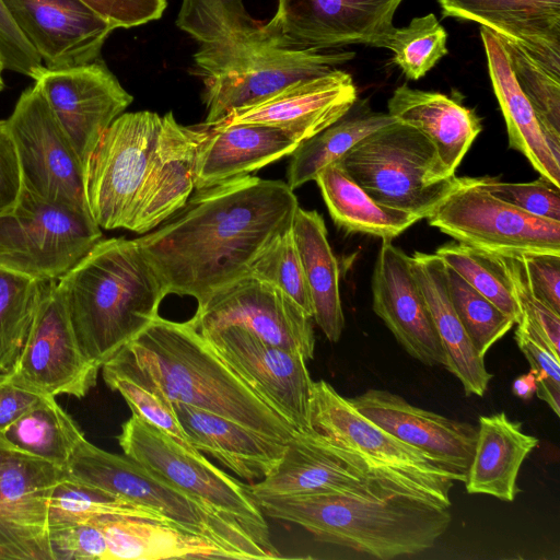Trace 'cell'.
Wrapping results in <instances>:
<instances>
[{
    "label": "cell",
    "instance_id": "cell-28",
    "mask_svg": "<svg viewBox=\"0 0 560 560\" xmlns=\"http://www.w3.org/2000/svg\"><path fill=\"white\" fill-rule=\"evenodd\" d=\"M410 264L443 348L444 366L460 381L467 396L482 397L492 374L453 307L444 261L435 254L416 252Z\"/></svg>",
    "mask_w": 560,
    "mask_h": 560
},
{
    "label": "cell",
    "instance_id": "cell-1",
    "mask_svg": "<svg viewBox=\"0 0 560 560\" xmlns=\"http://www.w3.org/2000/svg\"><path fill=\"white\" fill-rule=\"evenodd\" d=\"M298 208L287 183L244 175L195 189L182 208L136 240L168 294L201 304L247 275L258 254L291 229Z\"/></svg>",
    "mask_w": 560,
    "mask_h": 560
},
{
    "label": "cell",
    "instance_id": "cell-21",
    "mask_svg": "<svg viewBox=\"0 0 560 560\" xmlns=\"http://www.w3.org/2000/svg\"><path fill=\"white\" fill-rule=\"evenodd\" d=\"M357 101L351 75L332 69L295 81L254 105L236 108L219 124L268 125L301 143L343 117Z\"/></svg>",
    "mask_w": 560,
    "mask_h": 560
},
{
    "label": "cell",
    "instance_id": "cell-27",
    "mask_svg": "<svg viewBox=\"0 0 560 560\" xmlns=\"http://www.w3.org/2000/svg\"><path fill=\"white\" fill-rule=\"evenodd\" d=\"M299 144L287 132L268 125L219 124L208 127L197 150L195 189L249 175L291 155Z\"/></svg>",
    "mask_w": 560,
    "mask_h": 560
},
{
    "label": "cell",
    "instance_id": "cell-57",
    "mask_svg": "<svg viewBox=\"0 0 560 560\" xmlns=\"http://www.w3.org/2000/svg\"><path fill=\"white\" fill-rule=\"evenodd\" d=\"M537 397L547 402L551 410L560 415V385L549 381H537L536 393Z\"/></svg>",
    "mask_w": 560,
    "mask_h": 560
},
{
    "label": "cell",
    "instance_id": "cell-45",
    "mask_svg": "<svg viewBox=\"0 0 560 560\" xmlns=\"http://www.w3.org/2000/svg\"><path fill=\"white\" fill-rule=\"evenodd\" d=\"M247 275L279 288L308 317H313L312 300L291 229L271 241L258 254Z\"/></svg>",
    "mask_w": 560,
    "mask_h": 560
},
{
    "label": "cell",
    "instance_id": "cell-58",
    "mask_svg": "<svg viewBox=\"0 0 560 560\" xmlns=\"http://www.w3.org/2000/svg\"><path fill=\"white\" fill-rule=\"evenodd\" d=\"M536 388L537 377L532 371L515 378L512 385L513 394L523 400L530 399L535 395Z\"/></svg>",
    "mask_w": 560,
    "mask_h": 560
},
{
    "label": "cell",
    "instance_id": "cell-24",
    "mask_svg": "<svg viewBox=\"0 0 560 560\" xmlns=\"http://www.w3.org/2000/svg\"><path fill=\"white\" fill-rule=\"evenodd\" d=\"M208 127L178 124L172 112L162 117V127L127 230L145 234L184 206L195 190L197 150Z\"/></svg>",
    "mask_w": 560,
    "mask_h": 560
},
{
    "label": "cell",
    "instance_id": "cell-33",
    "mask_svg": "<svg viewBox=\"0 0 560 560\" xmlns=\"http://www.w3.org/2000/svg\"><path fill=\"white\" fill-rule=\"evenodd\" d=\"M89 522L104 534L108 560L230 559L211 540L166 523L117 514L96 515Z\"/></svg>",
    "mask_w": 560,
    "mask_h": 560
},
{
    "label": "cell",
    "instance_id": "cell-40",
    "mask_svg": "<svg viewBox=\"0 0 560 560\" xmlns=\"http://www.w3.org/2000/svg\"><path fill=\"white\" fill-rule=\"evenodd\" d=\"M44 280L0 267V375L10 373L24 346Z\"/></svg>",
    "mask_w": 560,
    "mask_h": 560
},
{
    "label": "cell",
    "instance_id": "cell-31",
    "mask_svg": "<svg viewBox=\"0 0 560 560\" xmlns=\"http://www.w3.org/2000/svg\"><path fill=\"white\" fill-rule=\"evenodd\" d=\"M479 427L465 487L469 494H489L504 502L520 492L517 477L538 439L505 412L479 417Z\"/></svg>",
    "mask_w": 560,
    "mask_h": 560
},
{
    "label": "cell",
    "instance_id": "cell-46",
    "mask_svg": "<svg viewBox=\"0 0 560 560\" xmlns=\"http://www.w3.org/2000/svg\"><path fill=\"white\" fill-rule=\"evenodd\" d=\"M102 373L107 387L122 396L132 415L158 428L184 447L197 451L189 443L172 402L159 389L139 384L105 365L102 366Z\"/></svg>",
    "mask_w": 560,
    "mask_h": 560
},
{
    "label": "cell",
    "instance_id": "cell-42",
    "mask_svg": "<svg viewBox=\"0 0 560 560\" xmlns=\"http://www.w3.org/2000/svg\"><path fill=\"white\" fill-rule=\"evenodd\" d=\"M434 254L475 290L510 316L515 324L520 322L522 313L501 255L460 242L444 244L438 247Z\"/></svg>",
    "mask_w": 560,
    "mask_h": 560
},
{
    "label": "cell",
    "instance_id": "cell-55",
    "mask_svg": "<svg viewBox=\"0 0 560 560\" xmlns=\"http://www.w3.org/2000/svg\"><path fill=\"white\" fill-rule=\"evenodd\" d=\"M23 190L15 145L7 120H0V214L16 205Z\"/></svg>",
    "mask_w": 560,
    "mask_h": 560
},
{
    "label": "cell",
    "instance_id": "cell-13",
    "mask_svg": "<svg viewBox=\"0 0 560 560\" xmlns=\"http://www.w3.org/2000/svg\"><path fill=\"white\" fill-rule=\"evenodd\" d=\"M7 121L23 188L47 202L90 213L86 170L37 83L22 92Z\"/></svg>",
    "mask_w": 560,
    "mask_h": 560
},
{
    "label": "cell",
    "instance_id": "cell-49",
    "mask_svg": "<svg viewBox=\"0 0 560 560\" xmlns=\"http://www.w3.org/2000/svg\"><path fill=\"white\" fill-rule=\"evenodd\" d=\"M54 560H108L102 530L91 522L48 526Z\"/></svg>",
    "mask_w": 560,
    "mask_h": 560
},
{
    "label": "cell",
    "instance_id": "cell-43",
    "mask_svg": "<svg viewBox=\"0 0 560 560\" xmlns=\"http://www.w3.org/2000/svg\"><path fill=\"white\" fill-rule=\"evenodd\" d=\"M445 269L453 307L476 351L485 358L488 350L515 325V322L451 267L445 265Z\"/></svg>",
    "mask_w": 560,
    "mask_h": 560
},
{
    "label": "cell",
    "instance_id": "cell-29",
    "mask_svg": "<svg viewBox=\"0 0 560 560\" xmlns=\"http://www.w3.org/2000/svg\"><path fill=\"white\" fill-rule=\"evenodd\" d=\"M353 57V51L301 49L293 57L262 69L206 79L203 101L207 117L202 125L214 126L236 108L254 105L295 81L324 74Z\"/></svg>",
    "mask_w": 560,
    "mask_h": 560
},
{
    "label": "cell",
    "instance_id": "cell-15",
    "mask_svg": "<svg viewBox=\"0 0 560 560\" xmlns=\"http://www.w3.org/2000/svg\"><path fill=\"white\" fill-rule=\"evenodd\" d=\"M303 310L279 288L245 275L198 304L191 323L199 332L236 326L264 342L314 358L313 326Z\"/></svg>",
    "mask_w": 560,
    "mask_h": 560
},
{
    "label": "cell",
    "instance_id": "cell-18",
    "mask_svg": "<svg viewBox=\"0 0 560 560\" xmlns=\"http://www.w3.org/2000/svg\"><path fill=\"white\" fill-rule=\"evenodd\" d=\"M249 489L255 499L326 492L402 494L373 475L359 455L330 444L312 429L288 441L278 467L249 483Z\"/></svg>",
    "mask_w": 560,
    "mask_h": 560
},
{
    "label": "cell",
    "instance_id": "cell-54",
    "mask_svg": "<svg viewBox=\"0 0 560 560\" xmlns=\"http://www.w3.org/2000/svg\"><path fill=\"white\" fill-rule=\"evenodd\" d=\"M532 293L560 314V255H522Z\"/></svg>",
    "mask_w": 560,
    "mask_h": 560
},
{
    "label": "cell",
    "instance_id": "cell-5",
    "mask_svg": "<svg viewBox=\"0 0 560 560\" xmlns=\"http://www.w3.org/2000/svg\"><path fill=\"white\" fill-rule=\"evenodd\" d=\"M66 471L77 480L155 511L179 529L211 540L230 559H272L241 526L127 455L104 451L84 438L72 452Z\"/></svg>",
    "mask_w": 560,
    "mask_h": 560
},
{
    "label": "cell",
    "instance_id": "cell-6",
    "mask_svg": "<svg viewBox=\"0 0 560 560\" xmlns=\"http://www.w3.org/2000/svg\"><path fill=\"white\" fill-rule=\"evenodd\" d=\"M311 429L325 441L359 455L373 475L399 493L450 508V492L465 477L387 433L359 413L329 383H312Z\"/></svg>",
    "mask_w": 560,
    "mask_h": 560
},
{
    "label": "cell",
    "instance_id": "cell-38",
    "mask_svg": "<svg viewBox=\"0 0 560 560\" xmlns=\"http://www.w3.org/2000/svg\"><path fill=\"white\" fill-rule=\"evenodd\" d=\"M82 439L79 427L50 396L0 432V440L9 446L65 469Z\"/></svg>",
    "mask_w": 560,
    "mask_h": 560
},
{
    "label": "cell",
    "instance_id": "cell-16",
    "mask_svg": "<svg viewBox=\"0 0 560 560\" xmlns=\"http://www.w3.org/2000/svg\"><path fill=\"white\" fill-rule=\"evenodd\" d=\"M402 0H278L268 31L294 49L385 47Z\"/></svg>",
    "mask_w": 560,
    "mask_h": 560
},
{
    "label": "cell",
    "instance_id": "cell-10",
    "mask_svg": "<svg viewBox=\"0 0 560 560\" xmlns=\"http://www.w3.org/2000/svg\"><path fill=\"white\" fill-rule=\"evenodd\" d=\"M457 242L497 255H560V221L540 218L486 191L476 177H456L427 217Z\"/></svg>",
    "mask_w": 560,
    "mask_h": 560
},
{
    "label": "cell",
    "instance_id": "cell-19",
    "mask_svg": "<svg viewBox=\"0 0 560 560\" xmlns=\"http://www.w3.org/2000/svg\"><path fill=\"white\" fill-rule=\"evenodd\" d=\"M201 334V332H200ZM214 351L300 432H308L313 380L305 358L231 326L201 334Z\"/></svg>",
    "mask_w": 560,
    "mask_h": 560
},
{
    "label": "cell",
    "instance_id": "cell-20",
    "mask_svg": "<svg viewBox=\"0 0 560 560\" xmlns=\"http://www.w3.org/2000/svg\"><path fill=\"white\" fill-rule=\"evenodd\" d=\"M45 68L65 69L100 59L115 27L80 0H3Z\"/></svg>",
    "mask_w": 560,
    "mask_h": 560
},
{
    "label": "cell",
    "instance_id": "cell-39",
    "mask_svg": "<svg viewBox=\"0 0 560 560\" xmlns=\"http://www.w3.org/2000/svg\"><path fill=\"white\" fill-rule=\"evenodd\" d=\"M497 36L508 50L513 74L536 113L548 148L560 162V71L540 62L522 44Z\"/></svg>",
    "mask_w": 560,
    "mask_h": 560
},
{
    "label": "cell",
    "instance_id": "cell-25",
    "mask_svg": "<svg viewBox=\"0 0 560 560\" xmlns=\"http://www.w3.org/2000/svg\"><path fill=\"white\" fill-rule=\"evenodd\" d=\"M172 405L191 446L211 455L242 479L261 480L283 458L288 441L183 402Z\"/></svg>",
    "mask_w": 560,
    "mask_h": 560
},
{
    "label": "cell",
    "instance_id": "cell-22",
    "mask_svg": "<svg viewBox=\"0 0 560 560\" xmlns=\"http://www.w3.org/2000/svg\"><path fill=\"white\" fill-rule=\"evenodd\" d=\"M373 311L398 343L425 365H444L443 348L410 256L383 240L372 275Z\"/></svg>",
    "mask_w": 560,
    "mask_h": 560
},
{
    "label": "cell",
    "instance_id": "cell-48",
    "mask_svg": "<svg viewBox=\"0 0 560 560\" xmlns=\"http://www.w3.org/2000/svg\"><path fill=\"white\" fill-rule=\"evenodd\" d=\"M511 278L515 300L521 313L545 337L559 355L560 314L538 300L530 291L522 255H501Z\"/></svg>",
    "mask_w": 560,
    "mask_h": 560
},
{
    "label": "cell",
    "instance_id": "cell-30",
    "mask_svg": "<svg viewBox=\"0 0 560 560\" xmlns=\"http://www.w3.org/2000/svg\"><path fill=\"white\" fill-rule=\"evenodd\" d=\"M388 114L397 121L423 133L435 147L450 176L481 131L476 114L454 98L409 88H397L387 103Z\"/></svg>",
    "mask_w": 560,
    "mask_h": 560
},
{
    "label": "cell",
    "instance_id": "cell-44",
    "mask_svg": "<svg viewBox=\"0 0 560 560\" xmlns=\"http://www.w3.org/2000/svg\"><path fill=\"white\" fill-rule=\"evenodd\" d=\"M447 34L435 15L415 18L408 26L394 30L386 48L410 80H419L447 54Z\"/></svg>",
    "mask_w": 560,
    "mask_h": 560
},
{
    "label": "cell",
    "instance_id": "cell-3",
    "mask_svg": "<svg viewBox=\"0 0 560 560\" xmlns=\"http://www.w3.org/2000/svg\"><path fill=\"white\" fill-rule=\"evenodd\" d=\"M83 354L97 368L136 339L168 294L136 238L100 240L57 280Z\"/></svg>",
    "mask_w": 560,
    "mask_h": 560
},
{
    "label": "cell",
    "instance_id": "cell-47",
    "mask_svg": "<svg viewBox=\"0 0 560 560\" xmlns=\"http://www.w3.org/2000/svg\"><path fill=\"white\" fill-rule=\"evenodd\" d=\"M489 194L530 214L560 221L559 188L540 177L530 183H505L493 177L477 178Z\"/></svg>",
    "mask_w": 560,
    "mask_h": 560
},
{
    "label": "cell",
    "instance_id": "cell-50",
    "mask_svg": "<svg viewBox=\"0 0 560 560\" xmlns=\"http://www.w3.org/2000/svg\"><path fill=\"white\" fill-rule=\"evenodd\" d=\"M0 55L5 70L30 77L34 81L45 66L15 24L3 0H0Z\"/></svg>",
    "mask_w": 560,
    "mask_h": 560
},
{
    "label": "cell",
    "instance_id": "cell-7",
    "mask_svg": "<svg viewBox=\"0 0 560 560\" xmlns=\"http://www.w3.org/2000/svg\"><path fill=\"white\" fill-rule=\"evenodd\" d=\"M377 202L427 218L455 184L433 143L394 121L357 142L338 162Z\"/></svg>",
    "mask_w": 560,
    "mask_h": 560
},
{
    "label": "cell",
    "instance_id": "cell-23",
    "mask_svg": "<svg viewBox=\"0 0 560 560\" xmlns=\"http://www.w3.org/2000/svg\"><path fill=\"white\" fill-rule=\"evenodd\" d=\"M348 400L381 429L427 453L466 480L477 440L476 427L416 407L384 389L371 388Z\"/></svg>",
    "mask_w": 560,
    "mask_h": 560
},
{
    "label": "cell",
    "instance_id": "cell-36",
    "mask_svg": "<svg viewBox=\"0 0 560 560\" xmlns=\"http://www.w3.org/2000/svg\"><path fill=\"white\" fill-rule=\"evenodd\" d=\"M335 223L352 233L393 240L419 217L374 200L338 163L324 167L314 179Z\"/></svg>",
    "mask_w": 560,
    "mask_h": 560
},
{
    "label": "cell",
    "instance_id": "cell-8",
    "mask_svg": "<svg viewBox=\"0 0 560 560\" xmlns=\"http://www.w3.org/2000/svg\"><path fill=\"white\" fill-rule=\"evenodd\" d=\"M117 440L125 455L206 502L241 526L272 559L280 558L249 485L224 472L200 452L184 447L135 415L122 423Z\"/></svg>",
    "mask_w": 560,
    "mask_h": 560
},
{
    "label": "cell",
    "instance_id": "cell-37",
    "mask_svg": "<svg viewBox=\"0 0 560 560\" xmlns=\"http://www.w3.org/2000/svg\"><path fill=\"white\" fill-rule=\"evenodd\" d=\"M339 120L314 137L301 142L291 154L287 184L294 190L314 180L327 165L338 162L357 142L376 129L396 121L388 113L372 112L365 104L354 103Z\"/></svg>",
    "mask_w": 560,
    "mask_h": 560
},
{
    "label": "cell",
    "instance_id": "cell-14",
    "mask_svg": "<svg viewBox=\"0 0 560 560\" xmlns=\"http://www.w3.org/2000/svg\"><path fill=\"white\" fill-rule=\"evenodd\" d=\"M98 371L79 347L57 280H44L16 363L0 376L45 396L82 398L95 386Z\"/></svg>",
    "mask_w": 560,
    "mask_h": 560
},
{
    "label": "cell",
    "instance_id": "cell-11",
    "mask_svg": "<svg viewBox=\"0 0 560 560\" xmlns=\"http://www.w3.org/2000/svg\"><path fill=\"white\" fill-rule=\"evenodd\" d=\"M162 117L122 113L104 131L86 170L90 213L101 229H127L154 156Z\"/></svg>",
    "mask_w": 560,
    "mask_h": 560
},
{
    "label": "cell",
    "instance_id": "cell-2",
    "mask_svg": "<svg viewBox=\"0 0 560 560\" xmlns=\"http://www.w3.org/2000/svg\"><path fill=\"white\" fill-rule=\"evenodd\" d=\"M103 365L183 402L290 441L300 431L210 346L191 320L160 315ZM102 365V366H103Z\"/></svg>",
    "mask_w": 560,
    "mask_h": 560
},
{
    "label": "cell",
    "instance_id": "cell-53",
    "mask_svg": "<svg viewBox=\"0 0 560 560\" xmlns=\"http://www.w3.org/2000/svg\"><path fill=\"white\" fill-rule=\"evenodd\" d=\"M0 559L54 560L48 529H35L0 520Z\"/></svg>",
    "mask_w": 560,
    "mask_h": 560
},
{
    "label": "cell",
    "instance_id": "cell-56",
    "mask_svg": "<svg viewBox=\"0 0 560 560\" xmlns=\"http://www.w3.org/2000/svg\"><path fill=\"white\" fill-rule=\"evenodd\" d=\"M45 397L0 376V432Z\"/></svg>",
    "mask_w": 560,
    "mask_h": 560
},
{
    "label": "cell",
    "instance_id": "cell-41",
    "mask_svg": "<svg viewBox=\"0 0 560 560\" xmlns=\"http://www.w3.org/2000/svg\"><path fill=\"white\" fill-rule=\"evenodd\" d=\"M102 514L141 517L172 525L155 511L84 483L68 474L55 485L50 492L48 526L88 522Z\"/></svg>",
    "mask_w": 560,
    "mask_h": 560
},
{
    "label": "cell",
    "instance_id": "cell-59",
    "mask_svg": "<svg viewBox=\"0 0 560 560\" xmlns=\"http://www.w3.org/2000/svg\"><path fill=\"white\" fill-rule=\"evenodd\" d=\"M3 70H5V69H4L3 61H2V58L0 55V91H2L4 88V82H3V78H2Z\"/></svg>",
    "mask_w": 560,
    "mask_h": 560
},
{
    "label": "cell",
    "instance_id": "cell-51",
    "mask_svg": "<svg viewBox=\"0 0 560 560\" xmlns=\"http://www.w3.org/2000/svg\"><path fill=\"white\" fill-rule=\"evenodd\" d=\"M115 28H130L159 20L166 0H80Z\"/></svg>",
    "mask_w": 560,
    "mask_h": 560
},
{
    "label": "cell",
    "instance_id": "cell-52",
    "mask_svg": "<svg viewBox=\"0 0 560 560\" xmlns=\"http://www.w3.org/2000/svg\"><path fill=\"white\" fill-rule=\"evenodd\" d=\"M515 341L537 381L545 380L560 385V357L555 353L540 331L523 315L517 323Z\"/></svg>",
    "mask_w": 560,
    "mask_h": 560
},
{
    "label": "cell",
    "instance_id": "cell-17",
    "mask_svg": "<svg viewBox=\"0 0 560 560\" xmlns=\"http://www.w3.org/2000/svg\"><path fill=\"white\" fill-rule=\"evenodd\" d=\"M35 83L88 170L102 135L132 103V95L100 59L65 69L45 68Z\"/></svg>",
    "mask_w": 560,
    "mask_h": 560
},
{
    "label": "cell",
    "instance_id": "cell-35",
    "mask_svg": "<svg viewBox=\"0 0 560 560\" xmlns=\"http://www.w3.org/2000/svg\"><path fill=\"white\" fill-rule=\"evenodd\" d=\"M67 474L44 459L15 450L0 440V520L48 529V500Z\"/></svg>",
    "mask_w": 560,
    "mask_h": 560
},
{
    "label": "cell",
    "instance_id": "cell-12",
    "mask_svg": "<svg viewBox=\"0 0 560 560\" xmlns=\"http://www.w3.org/2000/svg\"><path fill=\"white\" fill-rule=\"evenodd\" d=\"M176 25L199 44L194 61L202 80L258 70L299 50L254 19L244 0H182Z\"/></svg>",
    "mask_w": 560,
    "mask_h": 560
},
{
    "label": "cell",
    "instance_id": "cell-34",
    "mask_svg": "<svg viewBox=\"0 0 560 560\" xmlns=\"http://www.w3.org/2000/svg\"><path fill=\"white\" fill-rule=\"evenodd\" d=\"M291 231L312 300V318L330 342H337L343 331L345 316L338 264L327 238L324 219L315 210L299 207Z\"/></svg>",
    "mask_w": 560,
    "mask_h": 560
},
{
    "label": "cell",
    "instance_id": "cell-26",
    "mask_svg": "<svg viewBox=\"0 0 560 560\" xmlns=\"http://www.w3.org/2000/svg\"><path fill=\"white\" fill-rule=\"evenodd\" d=\"M444 16L479 23L560 71V0H438Z\"/></svg>",
    "mask_w": 560,
    "mask_h": 560
},
{
    "label": "cell",
    "instance_id": "cell-32",
    "mask_svg": "<svg viewBox=\"0 0 560 560\" xmlns=\"http://www.w3.org/2000/svg\"><path fill=\"white\" fill-rule=\"evenodd\" d=\"M480 35L510 148L525 155L540 177L560 187V162L548 148L536 113L516 82L506 48L489 28L481 26Z\"/></svg>",
    "mask_w": 560,
    "mask_h": 560
},
{
    "label": "cell",
    "instance_id": "cell-9",
    "mask_svg": "<svg viewBox=\"0 0 560 560\" xmlns=\"http://www.w3.org/2000/svg\"><path fill=\"white\" fill-rule=\"evenodd\" d=\"M102 240L88 212L47 202L23 188L0 214V267L38 279L58 280Z\"/></svg>",
    "mask_w": 560,
    "mask_h": 560
},
{
    "label": "cell",
    "instance_id": "cell-4",
    "mask_svg": "<svg viewBox=\"0 0 560 560\" xmlns=\"http://www.w3.org/2000/svg\"><path fill=\"white\" fill-rule=\"evenodd\" d=\"M256 500L264 515L382 560L431 549L452 522L448 508L406 494L326 492Z\"/></svg>",
    "mask_w": 560,
    "mask_h": 560
}]
</instances>
